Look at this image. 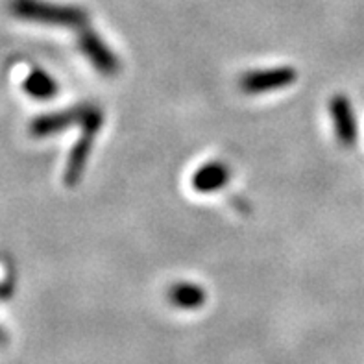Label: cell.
Masks as SVG:
<instances>
[{
    "instance_id": "obj_3",
    "label": "cell",
    "mask_w": 364,
    "mask_h": 364,
    "mask_svg": "<svg viewBox=\"0 0 364 364\" xmlns=\"http://www.w3.org/2000/svg\"><path fill=\"white\" fill-rule=\"evenodd\" d=\"M298 80V73L292 67H270V69H257L242 74L239 80V87L246 95H263V92L285 89Z\"/></svg>"
},
{
    "instance_id": "obj_8",
    "label": "cell",
    "mask_w": 364,
    "mask_h": 364,
    "mask_svg": "<svg viewBox=\"0 0 364 364\" xmlns=\"http://www.w3.org/2000/svg\"><path fill=\"white\" fill-rule=\"evenodd\" d=\"M166 296H168V301L178 309L193 311L205 304V291L200 285H194L191 282L176 283L168 289Z\"/></svg>"
},
{
    "instance_id": "obj_2",
    "label": "cell",
    "mask_w": 364,
    "mask_h": 364,
    "mask_svg": "<svg viewBox=\"0 0 364 364\" xmlns=\"http://www.w3.org/2000/svg\"><path fill=\"white\" fill-rule=\"evenodd\" d=\"M102 124H104V113H102V109L89 104L87 111H85V117H83L82 124H80L82 135L74 143L73 150L69 154V159H67V166H65L63 183L67 187H74V185H78L80 180H82L83 171L87 166L89 156H91L92 144H95V139H97Z\"/></svg>"
},
{
    "instance_id": "obj_6",
    "label": "cell",
    "mask_w": 364,
    "mask_h": 364,
    "mask_svg": "<svg viewBox=\"0 0 364 364\" xmlns=\"http://www.w3.org/2000/svg\"><path fill=\"white\" fill-rule=\"evenodd\" d=\"M329 113H331L333 126H335L338 141L344 146L355 144L357 122L350 98H346L344 95H337L335 98H331V102H329Z\"/></svg>"
},
{
    "instance_id": "obj_9",
    "label": "cell",
    "mask_w": 364,
    "mask_h": 364,
    "mask_svg": "<svg viewBox=\"0 0 364 364\" xmlns=\"http://www.w3.org/2000/svg\"><path fill=\"white\" fill-rule=\"evenodd\" d=\"M24 91L37 100H48L58 95V83L45 70H32L24 80Z\"/></svg>"
},
{
    "instance_id": "obj_7",
    "label": "cell",
    "mask_w": 364,
    "mask_h": 364,
    "mask_svg": "<svg viewBox=\"0 0 364 364\" xmlns=\"http://www.w3.org/2000/svg\"><path fill=\"white\" fill-rule=\"evenodd\" d=\"M230 176L231 171L228 168L226 163L209 161L194 172L191 183H193V189L196 193H217L222 187H226L228 181H230Z\"/></svg>"
},
{
    "instance_id": "obj_1",
    "label": "cell",
    "mask_w": 364,
    "mask_h": 364,
    "mask_svg": "<svg viewBox=\"0 0 364 364\" xmlns=\"http://www.w3.org/2000/svg\"><path fill=\"white\" fill-rule=\"evenodd\" d=\"M9 9L15 17L30 21V23L67 28H83L87 24L85 9H80L76 6L50 4L45 0H11Z\"/></svg>"
},
{
    "instance_id": "obj_10",
    "label": "cell",
    "mask_w": 364,
    "mask_h": 364,
    "mask_svg": "<svg viewBox=\"0 0 364 364\" xmlns=\"http://www.w3.org/2000/svg\"><path fill=\"white\" fill-rule=\"evenodd\" d=\"M6 338H8V335H6V331L2 328H0V346H2V344H4L6 342Z\"/></svg>"
},
{
    "instance_id": "obj_5",
    "label": "cell",
    "mask_w": 364,
    "mask_h": 364,
    "mask_svg": "<svg viewBox=\"0 0 364 364\" xmlns=\"http://www.w3.org/2000/svg\"><path fill=\"white\" fill-rule=\"evenodd\" d=\"M89 104H78L70 109L55 111V113H46V115L36 117L30 122V135L37 139L50 137V135L61 134L63 129H69L76 124H82L85 111Z\"/></svg>"
},
{
    "instance_id": "obj_4",
    "label": "cell",
    "mask_w": 364,
    "mask_h": 364,
    "mask_svg": "<svg viewBox=\"0 0 364 364\" xmlns=\"http://www.w3.org/2000/svg\"><path fill=\"white\" fill-rule=\"evenodd\" d=\"M78 46L89 63L104 76H115L120 69V61L117 54L111 50L107 43L98 36L95 30L83 26L78 33Z\"/></svg>"
}]
</instances>
